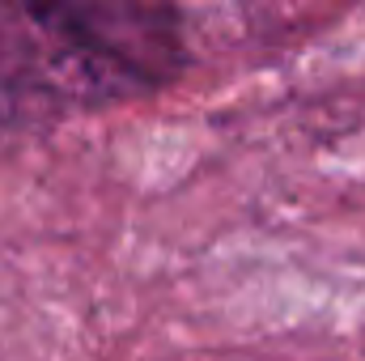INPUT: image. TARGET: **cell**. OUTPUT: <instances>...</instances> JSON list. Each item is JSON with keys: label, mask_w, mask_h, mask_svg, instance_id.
<instances>
[{"label": "cell", "mask_w": 365, "mask_h": 361, "mask_svg": "<svg viewBox=\"0 0 365 361\" xmlns=\"http://www.w3.org/2000/svg\"><path fill=\"white\" fill-rule=\"evenodd\" d=\"M98 98L170 86L187 64L170 0H0V68Z\"/></svg>", "instance_id": "1"}]
</instances>
